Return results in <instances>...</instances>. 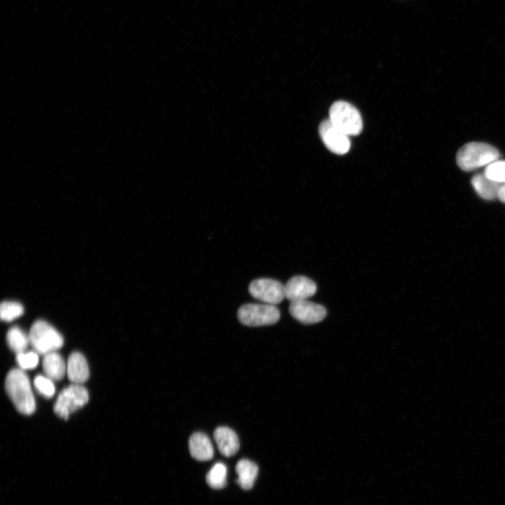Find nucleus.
<instances>
[{"label":"nucleus","mask_w":505,"mask_h":505,"mask_svg":"<svg viewBox=\"0 0 505 505\" xmlns=\"http://www.w3.org/2000/svg\"><path fill=\"white\" fill-rule=\"evenodd\" d=\"M291 315L304 324H314L322 322L326 317V308L308 300L291 302L289 306Z\"/></svg>","instance_id":"1a4fd4ad"},{"label":"nucleus","mask_w":505,"mask_h":505,"mask_svg":"<svg viewBox=\"0 0 505 505\" xmlns=\"http://www.w3.org/2000/svg\"><path fill=\"white\" fill-rule=\"evenodd\" d=\"M236 471L238 475V484L245 490L253 488L258 474V467L254 462L243 459L236 466Z\"/></svg>","instance_id":"dca6fc26"},{"label":"nucleus","mask_w":505,"mask_h":505,"mask_svg":"<svg viewBox=\"0 0 505 505\" xmlns=\"http://www.w3.org/2000/svg\"><path fill=\"white\" fill-rule=\"evenodd\" d=\"M333 126L348 136H357L363 129L359 111L346 101H337L329 110V120Z\"/></svg>","instance_id":"7ed1b4c3"},{"label":"nucleus","mask_w":505,"mask_h":505,"mask_svg":"<svg viewBox=\"0 0 505 505\" xmlns=\"http://www.w3.org/2000/svg\"><path fill=\"white\" fill-rule=\"evenodd\" d=\"M471 184L478 194L484 199L493 200L498 198L503 184L489 179L484 174L475 175L471 179Z\"/></svg>","instance_id":"4468645a"},{"label":"nucleus","mask_w":505,"mask_h":505,"mask_svg":"<svg viewBox=\"0 0 505 505\" xmlns=\"http://www.w3.org/2000/svg\"><path fill=\"white\" fill-rule=\"evenodd\" d=\"M499 151L493 146L479 142L469 143L462 146L457 154L458 166L464 172H471L488 166L499 159Z\"/></svg>","instance_id":"f03ea898"},{"label":"nucleus","mask_w":505,"mask_h":505,"mask_svg":"<svg viewBox=\"0 0 505 505\" xmlns=\"http://www.w3.org/2000/svg\"><path fill=\"white\" fill-rule=\"evenodd\" d=\"M498 199L505 203V183L502 185L499 192Z\"/></svg>","instance_id":"5701e85b"},{"label":"nucleus","mask_w":505,"mask_h":505,"mask_svg":"<svg viewBox=\"0 0 505 505\" xmlns=\"http://www.w3.org/2000/svg\"><path fill=\"white\" fill-rule=\"evenodd\" d=\"M250 294L265 304H279L286 298L285 286L279 281L262 278L253 281L249 287Z\"/></svg>","instance_id":"0eeeda50"},{"label":"nucleus","mask_w":505,"mask_h":505,"mask_svg":"<svg viewBox=\"0 0 505 505\" xmlns=\"http://www.w3.org/2000/svg\"><path fill=\"white\" fill-rule=\"evenodd\" d=\"M317 285L304 276L292 278L285 285L286 298L291 302L308 300L317 292Z\"/></svg>","instance_id":"9d476101"},{"label":"nucleus","mask_w":505,"mask_h":505,"mask_svg":"<svg viewBox=\"0 0 505 505\" xmlns=\"http://www.w3.org/2000/svg\"><path fill=\"white\" fill-rule=\"evenodd\" d=\"M5 389L19 412L26 416L35 412V397L29 379L23 370L14 368L10 370L6 379Z\"/></svg>","instance_id":"f257e3e1"},{"label":"nucleus","mask_w":505,"mask_h":505,"mask_svg":"<svg viewBox=\"0 0 505 505\" xmlns=\"http://www.w3.org/2000/svg\"><path fill=\"white\" fill-rule=\"evenodd\" d=\"M227 469L222 462L215 464L207 475L208 485L214 489H222L227 484Z\"/></svg>","instance_id":"a211bd4d"},{"label":"nucleus","mask_w":505,"mask_h":505,"mask_svg":"<svg viewBox=\"0 0 505 505\" xmlns=\"http://www.w3.org/2000/svg\"><path fill=\"white\" fill-rule=\"evenodd\" d=\"M214 439L218 450L225 457H231L240 449L237 434L227 427H218L214 431Z\"/></svg>","instance_id":"9b49d317"},{"label":"nucleus","mask_w":505,"mask_h":505,"mask_svg":"<svg viewBox=\"0 0 505 505\" xmlns=\"http://www.w3.org/2000/svg\"><path fill=\"white\" fill-rule=\"evenodd\" d=\"M238 317L247 326L273 325L280 320V312L274 305L246 304L239 309Z\"/></svg>","instance_id":"423d86ee"},{"label":"nucleus","mask_w":505,"mask_h":505,"mask_svg":"<svg viewBox=\"0 0 505 505\" xmlns=\"http://www.w3.org/2000/svg\"><path fill=\"white\" fill-rule=\"evenodd\" d=\"M489 179L502 183H505V161L496 160L486 168L484 173Z\"/></svg>","instance_id":"aec40b11"},{"label":"nucleus","mask_w":505,"mask_h":505,"mask_svg":"<svg viewBox=\"0 0 505 505\" xmlns=\"http://www.w3.org/2000/svg\"><path fill=\"white\" fill-rule=\"evenodd\" d=\"M319 133L324 144L332 153L343 155L349 152L351 147L350 137L337 128L329 120L321 124Z\"/></svg>","instance_id":"6e6552de"},{"label":"nucleus","mask_w":505,"mask_h":505,"mask_svg":"<svg viewBox=\"0 0 505 505\" xmlns=\"http://www.w3.org/2000/svg\"><path fill=\"white\" fill-rule=\"evenodd\" d=\"M34 385L36 390L45 398H52L55 394V386L53 381L47 377L38 376L34 380Z\"/></svg>","instance_id":"412c9836"},{"label":"nucleus","mask_w":505,"mask_h":505,"mask_svg":"<svg viewBox=\"0 0 505 505\" xmlns=\"http://www.w3.org/2000/svg\"><path fill=\"white\" fill-rule=\"evenodd\" d=\"M89 399L87 389L81 385L74 384L60 393L54 405V412L60 418L67 420L71 414L85 406Z\"/></svg>","instance_id":"39448f33"},{"label":"nucleus","mask_w":505,"mask_h":505,"mask_svg":"<svg viewBox=\"0 0 505 505\" xmlns=\"http://www.w3.org/2000/svg\"><path fill=\"white\" fill-rule=\"evenodd\" d=\"M43 366L46 377L52 381H60L67 372L63 357L56 352L45 355Z\"/></svg>","instance_id":"2eb2a0df"},{"label":"nucleus","mask_w":505,"mask_h":505,"mask_svg":"<svg viewBox=\"0 0 505 505\" xmlns=\"http://www.w3.org/2000/svg\"><path fill=\"white\" fill-rule=\"evenodd\" d=\"M36 352H21L16 355V362L21 370L36 368L39 363V356Z\"/></svg>","instance_id":"4be33fe9"},{"label":"nucleus","mask_w":505,"mask_h":505,"mask_svg":"<svg viewBox=\"0 0 505 505\" xmlns=\"http://www.w3.org/2000/svg\"><path fill=\"white\" fill-rule=\"evenodd\" d=\"M67 374L74 384L81 385L89 377V368L86 358L80 352H74L67 364Z\"/></svg>","instance_id":"ddd939ff"},{"label":"nucleus","mask_w":505,"mask_h":505,"mask_svg":"<svg viewBox=\"0 0 505 505\" xmlns=\"http://www.w3.org/2000/svg\"><path fill=\"white\" fill-rule=\"evenodd\" d=\"M7 341L10 349L16 354L25 352L30 344L29 336L19 327L8 331Z\"/></svg>","instance_id":"f3484780"},{"label":"nucleus","mask_w":505,"mask_h":505,"mask_svg":"<svg viewBox=\"0 0 505 505\" xmlns=\"http://www.w3.org/2000/svg\"><path fill=\"white\" fill-rule=\"evenodd\" d=\"M189 450L192 458L199 461H208L213 458L214 450L212 443L205 434L197 432L189 440Z\"/></svg>","instance_id":"f8f14e48"},{"label":"nucleus","mask_w":505,"mask_h":505,"mask_svg":"<svg viewBox=\"0 0 505 505\" xmlns=\"http://www.w3.org/2000/svg\"><path fill=\"white\" fill-rule=\"evenodd\" d=\"M30 344L38 354L56 352L63 346V336L52 326L39 320L33 324L29 333Z\"/></svg>","instance_id":"20e7f679"},{"label":"nucleus","mask_w":505,"mask_h":505,"mask_svg":"<svg viewBox=\"0 0 505 505\" xmlns=\"http://www.w3.org/2000/svg\"><path fill=\"white\" fill-rule=\"evenodd\" d=\"M23 312V307L20 303L6 301L2 303L1 308H0V317L3 321L12 322L20 317Z\"/></svg>","instance_id":"6ab92c4d"}]
</instances>
